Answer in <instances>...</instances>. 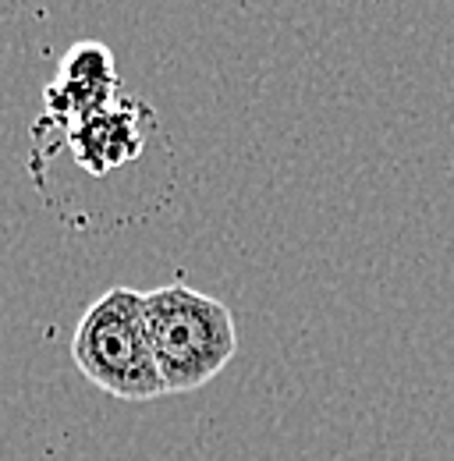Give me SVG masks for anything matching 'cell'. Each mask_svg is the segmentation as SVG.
<instances>
[{
	"instance_id": "cell-3",
	"label": "cell",
	"mask_w": 454,
	"mask_h": 461,
	"mask_svg": "<svg viewBox=\"0 0 454 461\" xmlns=\"http://www.w3.org/2000/svg\"><path fill=\"white\" fill-rule=\"evenodd\" d=\"M117 89H121V75L111 50L104 43H75L60 58L57 78L43 93V107L64 128H75L114 107Z\"/></svg>"
},
{
	"instance_id": "cell-4",
	"label": "cell",
	"mask_w": 454,
	"mask_h": 461,
	"mask_svg": "<svg viewBox=\"0 0 454 461\" xmlns=\"http://www.w3.org/2000/svg\"><path fill=\"white\" fill-rule=\"evenodd\" d=\"M68 142L75 160L89 174H107L117 164H128L132 157L142 153V135L135 128V114L107 107L89 121L68 128Z\"/></svg>"
},
{
	"instance_id": "cell-1",
	"label": "cell",
	"mask_w": 454,
	"mask_h": 461,
	"mask_svg": "<svg viewBox=\"0 0 454 461\" xmlns=\"http://www.w3.org/2000/svg\"><path fill=\"white\" fill-rule=\"evenodd\" d=\"M146 330L168 394L206 387L238 351L234 312L181 281L146 291Z\"/></svg>"
},
{
	"instance_id": "cell-2",
	"label": "cell",
	"mask_w": 454,
	"mask_h": 461,
	"mask_svg": "<svg viewBox=\"0 0 454 461\" xmlns=\"http://www.w3.org/2000/svg\"><path fill=\"white\" fill-rule=\"evenodd\" d=\"M71 358L78 373L111 398L153 402L168 394L146 330V291L121 285L104 291L71 334Z\"/></svg>"
}]
</instances>
